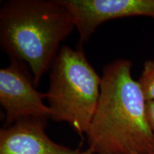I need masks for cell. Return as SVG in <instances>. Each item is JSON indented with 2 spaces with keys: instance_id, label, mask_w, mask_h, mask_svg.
<instances>
[{
  "instance_id": "cell-1",
  "label": "cell",
  "mask_w": 154,
  "mask_h": 154,
  "mask_svg": "<svg viewBox=\"0 0 154 154\" xmlns=\"http://www.w3.org/2000/svg\"><path fill=\"white\" fill-rule=\"evenodd\" d=\"M131 61H113L103 69L101 91L87 132L94 154H151L154 135L148 124L146 103L131 75Z\"/></svg>"
},
{
  "instance_id": "cell-2",
  "label": "cell",
  "mask_w": 154,
  "mask_h": 154,
  "mask_svg": "<svg viewBox=\"0 0 154 154\" xmlns=\"http://www.w3.org/2000/svg\"><path fill=\"white\" fill-rule=\"evenodd\" d=\"M75 28L62 0H12L0 9L2 47L11 59L27 63L35 86Z\"/></svg>"
},
{
  "instance_id": "cell-3",
  "label": "cell",
  "mask_w": 154,
  "mask_h": 154,
  "mask_svg": "<svg viewBox=\"0 0 154 154\" xmlns=\"http://www.w3.org/2000/svg\"><path fill=\"white\" fill-rule=\"evenodd\" d=\"M101 77L82 49L63 46L49 74L47 99L52 120L69 124L79 135L86 134L97 107Z\"/></svg>"
},
{
  "instance_id": "cell-4",
  "label": "cell",
  "mask_w": 154,
  "mask_h": 154,
  "mask_svg": "<svg viewBox=\"0 0 154 154\" xmlns=\"http://www.w3.org/2000/svg\"><path fill=\"white\" fill-rule=\"evenodd\" d=\"M46 93L35 88L33 77L22 61L11 59L0 70V103L6 113V124L10 126L23 119H51L52 111L44 103Z\"/></svg>"
},
{
  "instance_id": "cell-5",
  "label": "cell",
  "mask_w": 154,
  "mask_h": 154,
  "mask_svg": "<svg viewBox=\"0 0 154 154\" xmlns=\"http://www.w3.org/2000/svg\"><path fill=\"white\" fill-rule=\"evenodd\" d=\"M74 17L80 41H88L100 25L115 19H154V0H62Z\"/></svg>"
},
{
  "instance_id": "cell-6",
  "label": "cell",
  "mask_w": 154,
  "mask_h": 154,
  "mask_svg": "<svg viewBox=\"0 0 154 154\" xmlns=\"http://www.w3.org/2000/svg\"><path fill=\"white\" fill-rule=\"evenodd\" d=\"M47 120L28 118L0 130V154H94L54 141L46 133Z\"/></svg>"
},
{
  "instance_id": "cell-7",
  "label": "cell",
  "mask_w": 154,
  "mask_h": 154,
  "mask_svg": "<svg viewBox=\"0 0 154 154\" xmlns=\"http://www.w3.org/2000/svg\"><path fill=\"white\" fill-rule=\"evenodd\" d=\"M138 82L146 101H154V60L145 61Z\"/></svg>"
},
{
  "instance_id": "cell-8",
  "label": "cell",
  "mask_w": 154,
  "mask_h": 154,
  "mask_svg": "<svg viewBox=\"0 0 154 154\" xmlns=\"http://www.w3.org/2000/svg\"><path fill=\"white\" fill-rule=\"evenodd\" d=\"M146 115L148 124L154 135V101H146Z\"/></svg>"
},
{
  "instance_id": "cell-9",
  "label": "cell",
  "mask_w": 154,
  "mask_h": 154,
  "mask_svg": "<svg viewBox=\"0 0 154 154\" xmlns=\"http://www.w3.org/2000/svg\"><path fill=\"white\" fill-rule=\"evenodd\" d=\"M130 154H138V153H131Z\"/></svg>"
},
{
  "instance_id": "cell-10",
  "label": "cell",
  "mask_w": 154,
  "mask_h": 154,
  "mask_svg": "<svg viewBox=\"0 0 154 154\" xmlns=\"http://www.w3.org/2000/svg\"><path fill=\"white\" fill-rule=\"evenodd\" d=\"M151 154H154V151H153V153H151Z\"/></svg>"
}]
</instances>
